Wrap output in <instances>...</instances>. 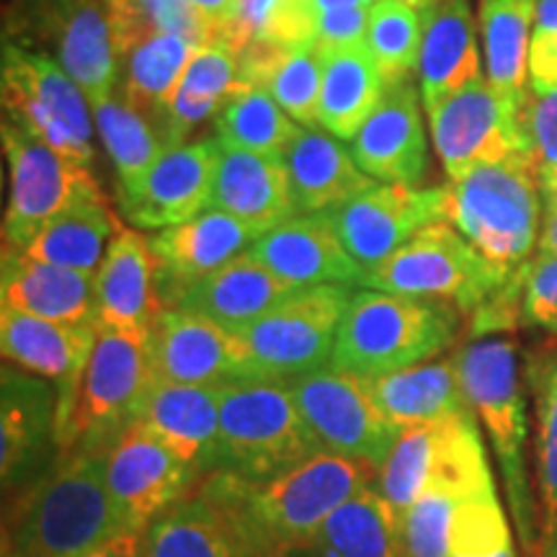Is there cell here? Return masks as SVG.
Returning a JSON list of instances; mask_svg holds the SVG:
<instances>
[{"label":"cell","mask_w":557,"mask_h":557,"mask_svg":"<svg viewBox=\"0 0 557 557\" xmlns=\"http://www.w3.org/2000/svg\"><path fill=\"white\" fill-rule=\"evenodd\" d=\"M459 336V310L442 299L357 289L338 325L331 367L359 377L426 364Z\"/></svg>","instance_id":"cell-4"},{"label":"cell","mask_w":557,"mask_h":557,"mask_svg":"<svg viewBox=\"0 0 557 557\" xmlns=\"http://www.w3.org/2000/svg\"><path fill=\"white\" fill-rule=\"evenodd\" d=\"M357 287L320 284L292 292L278 308L240 333L253 380H295L331 367L338 325Z\"/></svg>","instance_id":"cell-12"},{"label":"cell","mask_w":557,"mask_h":557,"mask_svg":"<svg viewBox=\"0 0 557 557\" xmlns=\"http://www.w3.org/2000/svg\"><path fill=\"white\" fill-rule=\"evenodd\" d=\"M447 557H517L496 485L475 493L457 508Z\"/></svg>","instance_id":"cell-48"},{"label":"cell","mask_w":557,"mask_h":557,"mask_svg":"<svg viewBox=\"0 0 557 557\" xmlns=\"http://www.w3.org/2000/svg\"><path fill=\"white\" fill-rule=\"evenodd\" d=\"M524 129L534 163L540 171L542 199L557 194V88L549 94H529Z\"/></svg>","instance_id":"cell-49"},{"label":"cell","mask_w":557,"mask_h":557,"mask_svg":"<svg viewBox=\"0 0 557 557\" xmlns=\"http://www.w3.org/2000/svg\"><path fill=\"white\" fill-rule=\"evenodd\" d=\"M209 209L233 214L259 235L299 214L282 158L225 145L214 173Z\"/></svg>","instance_id":"cell-29"},{"label":"cell","mask_w":557,"mask_h":557,"mask_svg":"<svg viewBox=\"0 0 557 557\" xmlns=\"http://www.w3.org/2000/svg\"><path fill=\"white\" fill-rule=\"evenodd\" d=\"M96 132L116 169V186L135 184L165 150L176 148L169 109L132 99L122 86L90 101Z\"/></svg>","instance_id":"cell-32"},{"label":"cell","mask_w":557,"mask_h":557,"mask_svg":"<svg viewBox=\"0 0 557 557\" xmlns=\"http://www.w3.org/2000/svg\"><path fill=\"white\" fill-rule=\"evenodd\" d=\"M369 9L372 5H351V9H333L318 13V50H348V47L364 45L369 29Z\"/></svg>","instance_id":"cell-52"},{"label":"cell","mask_w":557,"mask_h":557,"mask_svg":"<svg viewBox=\"0 0 557 557\" xmlns=\"http://www.w3.org/2000/svg\"><path fill=\"white\" fill-rule=\"evenodd\" d=\"M58 457V387L5 364L0 377V480L5 496L32 485Z\"/></svg>","instance_id":"cell-18"},{"label":"cell","mask_w":557,"mask_h":557,"mask_svg":"<svg viewBox=\"0 0 557 557\" xmlns=\"http://www.w3.org/2000/svg\"><path fill=\"white\" fill-rule=\"evenodd\" d=\"M537 0H480L478 24L485 52V78L519 109L529 94V45Z\"/></svg>","instance_id":"cell-35"},{"label":"cell","mask_w":557,"mask_h":557,"mask_svg":"<svg viewBox=\"0 0 557 557\" xmlns=\"http://www.w3.org/2000/svg\"><path fill=\"white\" fill-rule=\"evenodd\" d=\"M94 276L37 261L24 250L3 248L0 305L54 323H90L96 320Z\"/></svg>","instance_id":"cell-27"},{"label":"cell","mask_w":557,"mask_h":557,"mask_svg":"<svg viewBox=\"0 0 557 557\" xmlns=\"http://www.w3.org/2000/svg\"><path fill=\"white\" fill-rule=\"evenodd\" d=\"M0 67L3 116H11L62 156L90 165L96 122L86 90L45 52L11 39H3Z\"/></svg>","instance_id":"cell-10"},{"label":"cell","mask_w":557,"mask_h":557,"mask_svg":"<svg viewBox=\"0 0 557 557\" xmlns=\"http://www.w3.org/2000/svg\"><path fill=\"white\" fill-rule=\"evenodd\" d=\"M156 380L176 385H225L253 380L240 333L197 312L163 308L150 331Z\"/></svg>","instance_id":"cell-21"},{"label":"cell","mask_w":557,"mask_h":557,"mask_svg":"<svg viewBox=\"0 0 557 557\" xmlns=\"http://www.w3.org/2000/svg\"><path fill=\"white\" fill-rule=\"evenodd\" d=\"M250 253L295 289L320 284L359 289L364 278V269L351 259L325 212L284 220L282 225L261 233L250 246Z\"/></svg>","instance_id":"cell-24"},{"label":"cell","mask_w":557,"mask_h":557,"mask_svg":"<svg viewBox=\"0 0 557 557\" xmlns=\"http://www.w3.org/2000/svg\"><path fill=\"white\" fill-rule=\"evenodd\" d=\"M470 408L483 423L504 475L508 511L529 557L537 555L540 511L527 475V398L517 344L504 336H478L451 357Z\"/></svg>","instance_id":"cell-3"},{"label":"cell","mask_w":557,"mask_h":557,"mask_svg":"<svg viewBox=\"0 0 557 557\" xmlns=\"http://www.w3.org/2000/svg\"><path fill=\"white\" fill-rule=\"evenodd\" d=\"M529 88L537 96L557 88V0H537L529 45Z\"/></svg>","instance_id":"cell-51"},{"label":"cell","mask_w":557,"mask_h":557,"mask_svg":"<svg viewBox=\"0 0 557 557\" xmlns=\"http://www.w3.org/2000/svg\"><path fill=\"white\" fill-rule=\"evenodd\" d=\"M537 253H557V207H545Z\"/></svg>","instance_id":"cell-55"},{"label":"cell","mask_w":557,"mask_h":557,"mask_svg":"<svg viewBox=\"0 0 557 557\" xmlns=\"http://www.w3.org/2000/svg\"><path fill=\"white\" fill-rule=\"evenodd\" d=\"M243 88L246 83L240 81L238 58L222 45L201 47L169 107L171 127L178 145L186 143V137L199 124L218 116L222 107Z\"/></svg>","instance_id":"cell-40"},{"label":"cell","mask_w":557,"mask_h":557,"mask_svg":"<svg viewBox=\"0 0 557 557\" xmlns=\"http://www.w3.org/2000/svg\"><path fill=\"white\" fill-rule=\"evenodd\" d=\"M447 222L498 269L517 274L540 246L542 199L540 171L532 152L478 165L451 181Z\"/></svg>","instance_id":"cell-5"},{"label":"cell","mask_w":557,"mask_h":557,"mask_svg":"<svg viewBox=\"0 0 557 557\" xmlns=\"http://www.w3.org/2000/svg\"><path fill=\"white\" fill-rule=\"evenodd\" d=\"M423 21L421 11L403 0H374L369 9L367 50L377 62L385 86L413 81L421 58Z\"/></svg>","instance_id":"cell-45"},{"label":"cell","mask_w":557,"mask_h":557,"mask_svg":"<svg viewBox=\"0 0 557 557\" xmlns=\"http://www.w3.org/2000/svg\"><path fill=\"white\" fill-rule=\"evenodd\" d=\"M201 50L199 41L184 34H152L122 54L120 86L132 99L156 109H169L191 60Z\"/></svg>","instance_id":"cell-42"},{"label":"cell","mask_w":557,"mask_h":557,"mask_svg":"<svg viewBox=\"0 0 557 557\" xmlns=\"http://www.w3.org/2000/svg\"><path fill=\"white\" fill-rule=\"evenodd\" d=\"M385 90V81L367 45L323 52L320 127L338 139H354Z\"/></svg>","instance_id":"cell-36"},{"label":"cell","mask_w":557,"mask_h":557,"mask_svg":"<svg viewBox=\"0 0 557 557\" xmlns=\"http://www.w3.org/2000/svg\"><path fill=\"white\" fill-rule=\"evenodd\" d=\"M107 451H60L45 475L13 496L3 524V557H83L132 532L109 493Z\"/></svg>","instance_id":"cell-2"},{"label":"cell","mask_w":557,"mask_h":557,"mask_svg":"<svg viewBox=\"0 0 557 557\" xmlns=\"http://www.w3.org/2000/svg\"><path fill=\"white\" fill-rule=\"evenodd\" d=\"M367 465L320 449L284 475L250 483L209 472L199 493L220 511L253 557H287L305 549L346 500L369 487Z\"/></svg>","instance_id":"cell-1"},{"label":"cell","mask_w":557,"mask_h":557,"mask_svg":"<svg viewBox=\"0 0 557 557\" xmlns=\"http://www.w3.org/2000/svg\"><path fill=\"white\" fill-rule=\"evenodd\" d=\"M534 557H557V545H540Z\"/></svg>","instance_id":"cell-58"},{"label":"cell","mask_w":557,"mask_h":557,"mask_svg":"<svg viewBox=\"0 0 557 557\" xmlns=\"http://www.w3.org/2000/svg\"><path fill=\"white\" fill-rule=\"evenodd\" d=\"M325 214L351 259L367 274L406 246L418 230L447 220V189L374 184Z\"/></svg>","instance_id":"cell-17"},{"label":"cell","mask_w":557,"mask_h":557,"mask_svg":"<svg viewBox=\"0 0 557 557\" xmlns=\"http://www.w3.org/2000/svg\"><path fill=\"white\" fill-rule=\"evenodd\" d=\"M527 382L537 418L540 545H557V351L529 361Z\"/></svg>","instance_id":"cell-44"},{"label":"cell","mask_w":557,"mask_h":557,"mask_svg":"<svg viewBox=\"0 0 557 557\" xmlns=\"http://www.w3.org/2000/svg\"><path fill=\"white\" fill-rule=\"evenodd\" d=\"M367 382L380 408L400 429L442 423L472 410L451 359L426 361Z\"/></svg>","instance_id":"cell-34"},{"label":"cell","mask_w":557,"mask_h":557,"mask_svg":"<svg viewBox=\"0 0 557 557\" xmlns=\"http://www.w3.org/2000/svg\"><path fill=\"white\" fill-rule=\"evenodd\" d=\"M222 385L152 380L139 421L199 475L218 470Z\"/></svg>","instance_id":"cell-26"},{"label":"cell","mask_w":557,"mask_h":557,"mask_svg":"<svg viewBox=\"0 0 557 557\" xmlns=\"http://www.w3.org/2000/svg\"><path fill=\"white\" fill-rule=\"evenodd\" d=\"M116 41L124 54L152 34H184L201 47L212 45V32L184 0H109Z\"/></svg>","instance_id":"cell-47"},{"label":"cell","mask_w":557,"mask_h":557,"mask_svg":"<svg viewBox=\"0 0 557 557\" xmlns=\"http://www.w3.org/2000/svg\"><path fill=\"white\" fill-rule=\"evenodd\" d=\"M83 557H145L143 532H122Z\"/></svg>","instance_id":"cell-54"},{"label":"cell","mask_w":557,"mask_h":557,"mask_svg":"<svg viewBox=\"0 0 557 557\" xmlns=\"http://www.w3.org/2000/svg\"><path fill=\"white\" fill-rule=\"evenodd\" d=\"M299 124L263 88L246 86L230 99L218 116L214 132L225 148H240L282 158Z\"/></svg>","instance_id":"cell-43"},{"label":"cell","mask_w":557,"mask_h":557,"mask_svg":"<svg viewBox=\"0 0 557 557\" xmlns=\"http://www.w3.org/2000/svg\"><path fill=\"white\" fill-rule=\"evenodd\" d=\"M107 485L132 532H143L173 504L189 496L199 472L135 421L107 451Z\"/></svg>","instance_id":"cell-19"},{"label":"cell","mask_w":557,"mask_h":557,"mask_svg":"<svg viewBox=\"0 0 557 557\" xmlns=\"http://www.w3.org/2000/svg\"><path fill=\"white\" fill-rule=\"evenodd\" d=\"M259 233L222 209H207L194 220L158 230L150 248L158 263V292L163 308H176L178 299L201 278L214 274L253 246Z\"/></svg>","instance_id":"cell-22"},{"label":"cell","mask_w":557,"mask_h":557,"mask_svg":"<svg viewBox=\"0 0 557 557\" xmlns=\"http://www.w3.org/2000/svg\"><path fill=\"white\" fill-rule=\"evenodd\" d=\"M305 549L315 557H406L400 519L372 487L338 506Z\"/></svg>","instance_id":"cell-37"},{"label":"cell","mask_w":557,"mask_h":557,"mask_svg":"<svg viewBox=\"0 0 557 557\" xmlns=\"http://www.w3.org/2000/svg\"><path fill=\"white\" fill-rule=\"evenodd\" d=\"M287 385L320 449L357 459L369 470L385 465L403 429L374 400L367 377L323 367Z\"/></svg>","instance_id":"cell-13"},{"label":"cell","mask_w":557,"mask_h":557,"mask_svg":"<svg viewBox=\"0 0 557 557\" xmlns=\"http://www.w3.org/2000/svg\"><path fill=\"white\" fill-rule=\"evenodd\" d=\"M436 447V423L408 426L400 431L398 442L385 459L380 472V493L393 506L395 517L400 519L410 511L423 487L429 483L431 462Z\"/></svg>","instance_id":"cell-46"},{"label":"cell","mask_w":557,"mask_h":557,"mask_svg":"<svg viewBox=\"0 0 557 557\" xmlns=\"http://www.w3.org/2000/svg\"><path fill=\"white\" fill-rule=\"evenodd\" d=\"M403 3L413 5L416 11H426V9H431V5H436L438 0H403Z\"/></svg>","instance_id":"cell-57"},{"label":"cell","mask_w":557,"mask_h":557,"mask_svg":"<svg viewBox=\"0 0 557 557\" xmlns=\"http://www.w3.org/2000/svg\"><path fill=\"white\" fill-rule=\"evenodd\" d=\"M282 160L299 214L331 212L374 186V178L359 169L344 139L320 127H299Z\"/></svg>","instance_id":"cell-28"},{"label":"cell","mask_w":557,"mask_h":557,"mask_svg":"<svg viewBox=\"0 0 557 557\" xmlns=\"http://www.w3.org/2000/svg\"><path fill=\"white\" fill-rule=\"evenodd\" d=\"M511 276L487 261L455 225L442 220L418 230L385 263L367 271L359 289L442 299L472 315L496 297Z\"/></svg>","instance_id":"cell-7"},{"label":"cell","mask_w":557,"mask_h":557,"mask_svg":"<svg viewBox=\"0 0 557 557\" xmlns=\"http://www.w3.org/2000/svg\"><path fill=\"white\" fill-rule=\"evenodd\" d=\"M197 16L205 21L212 32V45H218L222 29H225L230 13L235 9V0H184Z\"/></svg>","instance_id":"cell-53"},{"label":"cell","mask_w":557,"mask_h":557,"mask_svg":"<svg viewBox=\"0 0 557 557\" xmlns=\"http://www.w3.org/2000/svg\"><path fill=\"white\" fill-rule=\"evenodd\" d=\"M143 545L145 557H253L199 491L160 513Z\"/></svg>","instance_id":"cell-39"},{"label":"cell","mask_w":557,"mask_h":557,"mask_svg":"<svg viewBox=\"0 0 557 557\" xmlns=\"http://www.w3.org/2000/svg\"><path fill=\"white\" fill-rule=\"evenodd\" d=\"M413 81L387 86L369 120L351 139L359 169L382 184H421L429 169V137Z\"/></svg>","instance_id":"cell-23"},{"label":"cell","mask_w":557,"mask_h":557,"mask_svg":"<svg viewBox=\"0 0 557 557\" xmlns=\"http://www.w3.org/2000/svg\"><path fill=\"white\" fill-rule=\"evenodd\" d=\"M96 320L109 329L150 336L163 302L150 240L137 227H122L109 243L94 276Z\"/></svg>","instance_id":"cell-25"},{"label":"cell","mask_w":557,"mask_h":557,"mask_svg":"<svg viewBox=\"0 0 557 557\" xmlns=\"http://www.w3.org/2000/svg\"><path fill=\"white\" fill-rule=\"evenodd\" d=\"M240 81L263 88L299 127H320V86L323 52L318 45L302 47H248L238 54Z\"/></svg>","instance_id":"cell-33"},{"label":"cell","mask_w":557,"mask_h":557,"mask_svg":"<svg viewBox=\"0 0 557 557\" xmlns=\"http://www.w3.org/2000/svg\"><path fill=\"white\" fill-rule=\"evenodd\" d=\"M426 111L431 143L451 181L478 165L532 152L524 129V109L498 94L485 75Z\"/></svg>","instance_id":"cell-15"},{"label":"cell","mask_w":557,"mask_h":557,"mask_svg":"<svg viewBox=\"0 0 557 557\" xmlns=\"http://www.w3.org/2000/svg\"><path fill=\"white\" fill-rule=\"evenodd\" d=\"M99 320L90 323H54V320L34 318L13 308H0V348L3 359L13 367L26 369L37 377L50 380L58 387V442L73 418L83 374L94 354Z\"/></svg>","instance_id":"cell-20"},{"label":"cell","mask_w":557,"mask_h":557,"mask_svg":"<svg viewBox=\"0 0 557 557\" xmlns=\"http://www.w3.org/2000/svg\"><path fill=\"white\" fill-rule=\"evenodd\" d=\"M11 189L3 214V248L21 250L65 209L103 197L90 165L62 156L11 116L0 124Z\"/></svg>","instance_id":"cell-11"},{"label":"cell","mask_w":557,"mask_h":557,"mask_svg":"<svg viewBox=\"0 0 557 557\" xmlns=\"http://www.w3.org/2000/svg\"><path fill=\"white\" fill-rule=\"evenodd\" d=\"M315 0H235L218 45L238 58L248 47H302L315 41Z\"/></svg>","instance_id":"cell-41"},{"label":"cell","mask_w":557,"mask_h":557,"mask_svg":"<svg viewBox=\"0 0 557 557\" xmlns=\"http://www.w3.org/2000/svg\"><path fill=\"white\" fill-rule=\"evenodd\" d=\"M545 207H557V194H555V197L545 199Z\"/></svg>","instance_id":"cell-59"},{"label":"cell","mask_w":557,"mask_h":557,"mask_svg":"<svg viewBox=\"0 0 557 557\" xmlns=\"http://www.w3.org/2000/svg\"><path fill=\"white\" fill-rule=\"evenodd\" d=\"M152 380L150 336H135L99 323L62 451L73 447L109 449L139 421Z\"/></svg>","instance_id":"cell-9"},{"label":"cell","mask_w":557,"mask_h":557,"mask_svg":"<svg viewBox=\"0 0 557 557\" xmlns=\"http://www.w3.org/2000/svg\"><path fill=\"white\" fill-rule=\"evenodd\" d=\"M315 451L320 444L287 382L235 380L222 385L218 470L263 483L302 465Z\"/></svg>","instance_id":"cell-6"},{"label":"cell","mask_w":557,"mask_h":557,"mask_svg":"<svg viewBox=\"0 0 557 557\" xmlns=\"http://www.w3.org/2000/svg\"><path fill=\"white\" fill-rule=\"evenodd\" d=\"M374 0H315V11H333V9H351V5H372Z\"/></svg>","instance_id":"cell-56"},{"label":"cell","mask_w":557,"mask_h":557,"mask_svg":"<svg viewBox=\"0 0 557 557\" xmlns=\"http://www.w3.org/2000/svg\"><path fill=\"white\" fill-rule=\"evenodd\" d=\"M220 152L218 135L186 139L165 150L135 184L116 186L122 218L137 230L158 233L207 212Z\"/></svg>","instance_id":"cell-16"},{"label":"cell","mask_w":557,"mask_h":557,"mask_svg":"<svg viewBox=\"0 0 557 557\" xmlns=\"http://www.w3.org/2000/svg\"><path fill=\"white\" fill-rule=\"evenodd\" d=\"M423 41L418 58V88L423 107L447 99L483 75L478 50V26L470 0H438L421 11Z\"/></svg>","instance_id":"cell-30"},{"label":"cell","mask_w":557,"mask_h":557,"mask_svg":"<svg viewBox=\"0 0 557 557\" xmlns=\"http://www.w3.org/2000/svg\"><path fill=\"white\" fill-rule=\"evenodd\" d=\"M491 485L496 483L487 468L475 410L436 423L429 483L400 524L406 557H447L455 511Z\"/></svg>","instance_id":"cell-14"},{"label":"cell","mask_w":557,"mask_h":557,"mask_svg":"<svg viewBox=\"0 0 557 557\" xmlns=\"http://www.w3.org/2000/svg\"><path fill=\"white\" fill-rule=\"evenodd\" d=\"M519 323L557 336V253H537L521 278Z\"/></svg>","instance_id":"cell-50"},{"label":"cell","mask_w":557,"mask_h":557,"mask_svg":"<svg viewBox=\"0 0 557 557\" xmlns=\"http://www.w3.org/2000/svg\"><path fill=\"white\" fill-rule=\"evenodd\" d=\"M120 230L107 197H96L52 218L21 250L37 261L96 274Z\"/></svg>","instance_id":"cell-38"},{"label":"cell","mask_w":557,"mask_h":557,"mask_svg":"<svg viewBox=\"0 0 557 557\" xmlns=\"http://www.w3.org/2000/svg\"><path fill=\"white\" fill-rule=\"evenodd\" d=\"M5 39L52 58L90 101L120 86L122 52L109 0H21Z\"/></svg>","instance_id":"cell-8"},{"label":"cell","mask_w":557,"mask_h":557,"mask_svg":"<svg viewBox=\"0 0 557 557\" xmlns=\"http://www.w3.org/2000/svg\"><path fill=\"white\" fill-rule=\"evenodd\" d=\"M295 287L282 282L250 250L194 284L176 308L197 312L225 329L243 333L287 299Z\"/></svg>","instance_id":"cell-31"}]
</instances>
